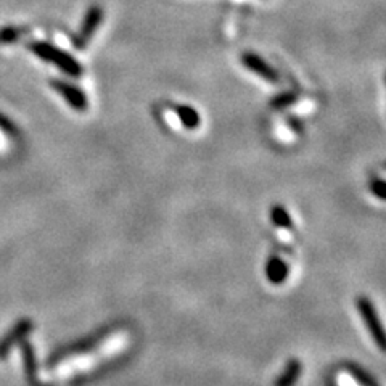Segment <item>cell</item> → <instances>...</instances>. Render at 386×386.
Instances as JSON below:
<instances>
[{"label": "cell", "instance_id": "cell-10", "mask_svg": "<svg viewBox=\"0 0 386 386\" xmlns=\"http://www.w3.org/2000/svg\"><path fill=\"white\" fill-rule=\"evenodd\" d=\"M23 356H25V367H26V377H28V383L31 386H47L42 385L41 380H37V364L34 352H32V347L26 343L23 345Z\"/></svg>", "mask_w": 386, "mask_h": 386}, {"label": "cell", "instance_id": "cell-7", "mask_svg": "<svg viewBox=\"0 0 386 386\" xmlns=\"http://www.w3.org/2000/svg\"><path fill=\"white\" fill-rule=\"evenodd\" d=\"M32 327H34V325H32V320H29V319H25V320H21V322L16 324V327L10 331V333L5 336L2 341H0V356L2 357L7 356L10 347H12L15 343H18L23 336L28 335L32 330Z\"/></svg>", "mask_w": 386, "mask_h": 386}, {"label": "cell", "instance_id": "cell-13", "mask_svg": "<svg viewBox=\"0 0 386 386\" xmlns=\"http://www.w3.org/2000/svg\"><path fill=\"white\" fill-rule=\"evenodd\" d=\"M270 217L272 222L279 227V229H291V216L288 214V211L284 208V206L277 205L272 208L270 211Z\"/></svg>", "mask_w": 386, "mask_h": 386}, {"label": "cell", "instance_id": "cell-8", "mask_svg": "<svg viewBox=\"0 0 386 386\" xmlns=\"http://www.w3.org/2000/svg\"><path fill=\"white\" fill-rule=\"evenodd\" d=\"M288 272H290L288 270V264L284 259L277 256L270 258L268 261V264H266V277H268V280L274 285L284 284L288 277Z\"/></svg>", "mask_w": 386, "mask_h": 386}, {"label": "cell", "instance_id": "cell-3", "mask_svg": "<svg viewBox=\"0 0 386 386\" xmlns=\"http://www.w3.org/2000/svg\"><path fill=\"white\" fill-rule=\"evenodd\" d=\"M357 309L359 312H361V315L364 317V320H366V325L368 331H371L373 340L377 341V345L380 350H385V331H383V327L382 324H380V319L377 312H375V308L373 304L367 300V298L361 296L357 300Z\"/></svg>", "mask_w": 386, "mask_h": 386}, {"label": "cell", "instance_id": "cell-9", "mask_svg": "<svg viewBox=\"0 0 386 386\" xmlns=\"http://www.w3.org/2000/svg\"><path fill=\"white\" fill-rule=\"evenodd\" d=\"M301 371H303L301 362L298 361V359H291V361L288 362V366L285 367L284 373L277 378L275 386H295L301 377Z\"/></svg>", "mask_w": 386, "mask_h": 386}, {"label": "cell", "instance_id": "cell-6", "mask_svg": "<svg viewBox=\"0 0 386 386\" xmlns=\"http://www.w3.org/2000/svg\"><path fill=\"white\" fill-rule=\"evenodd\" d=\"M242 63H243L244 68H248L251 73L261 76V78L268 81V83L277 84L280 81L279 73H277L275 69L272 68L268 62H266V60H263L259 55H256V53H251V52L243 53Z\"/></svg>", "mask_w": 386, "mask_h": 386}, {"label": "cell", "instance_id": "cell-16", "mask_svg": "<svg viewBox=\"0 0 386 386\" xmlns=\"http://www.w3.org/2000/svg\"><path fill=\"white\" fill-rule=\"evenodd\" d=\"M371 190L373 192V195H377L380 200H383L385 198V181H382V179H375L371 186Z\"/></svg>", "mask_w": 386, "mask_h": 386}, {"label": "cell", "instance_id": "cell-5", "mask_svg": "<svg viewBox=\"0 0 386 386\" xmlns=\"http://www.w3.org/2000/svg\"><path fill=\"white\" fill-rule=\"evenodd\" d=\"M103 20V10L100 7H90L87 10V13L84 16L83 26H81L79 34L76 36L74 46L83 48L85 47V43L92 39V36L95 34V31L99 29V26Z\"/></svg>", "mask_w": 386, "mask_h": 386}, {"label": "cell", "instance_id": "cell-15", "mask_svg": "<svg viewBox=\"0 0 386 386\" xmlns=\"http://www.w3.org/2000/svg\"><path fill=\"white\" fill-rule=\"evenodd\" d=\"M295 99H296V95L288 92V94H282L277 97V99L272 102V106L277 108V110H284V108H287L288 105H291V103L295 102Z\"/></svg>", "mask_w": 386, "mask_h": 386}, {"label": "cell", "instance_id": "cell-1", "mask_svg": "<svg viewBox=\"0 0 386 386\" xmlns=\"http://www.w3.org/2000/svg\"><path fill=\"white\" fill-rule=\"evenodd\" d=\"M29 50L43 62L55 64L64 74L73 76V78H79L83 74V67H81L78 60H74L69 53L63 52L57 46H52L48 42H31Z\"/></svg>", "mask_w": 386, "mask_h": 386}, {"label": "cell", "instance_id": "cell-2", "mask_svg": "<svg viewBox=\"0 0 386 386\" xmlns=\"http://www.w3.org/2000/svg\"><path fill=\"white\" fill-rule=\"evenodd\" d=\"M106 338H108V330H102L99 333L89 336V338L81 340L78 343H73L67 347H63V350H60L55 352V354L50 356L48 366H52V364H58V362H64L67 359L74 356H84V354H89V352H95Z\"/></svg>", "mask_w": 386, "mask_h": 386}, {"label": "cell", "instance_id": "cell-12", "mask_svg": "<svg viewBox=\"0 0 386 386\" xmlns=\"http://www.w3.org/2000/svg\"><path fill=\"white\" fill-rule=\"evenodd\" d=\"M346 368H347V373H350V377L354 380L359 386H378V383L375 382V380L366 371H364V368L354 366V364H350Z\"/></svg>", "mask_w": 386, "mask_h": 386}, {"label": "cell", "instance_id": "cell-14", "mask_svg": "<svg viewBox=\"0 0 386 386\" xmlns=\"http://www.w3.org/2000/svg\"><path fill=\"white\" fill-rule=\"evenodd\" d=\"M21 29L16 28H4L0 29V43H12L20 39L21 36Z\"/></svg>", "mask_w": 386, "mask_h": 386}, {"label": "cell", "instance_id": "cell-11", "mask_svg": "<svg viewBox=\"0 0 386 386\" xmlns=\"http://www.w3.org/2000/svg\"><path fill=\"white\" fill-rule=\"evenodd\" d=\"M176 113H177V118L181 119V123L187 129L198 127L200 115H198V111L195 110V108L187 106V105H179V106H176Z\"/></svg>", "mask_w": 386, "mask_h": 386}, {"label": "cell", "instance_id": "cell-4", "mask_svg": "<svg viewBox=\"0 0 386 386\" xmlns=\"http://www.w3.org/2000/svg\"><path fill=\"white\" fill-rule=\"evenodd\" d=\"M50 85L53 90L63 97L64 100L68 102V105L76 111H84L89 106V100H87V95L84 94L79 87H76L69 83H64V81H52Z\"/></svg>", "mask_w": 386, "mask_h": 386}]
</instances>
